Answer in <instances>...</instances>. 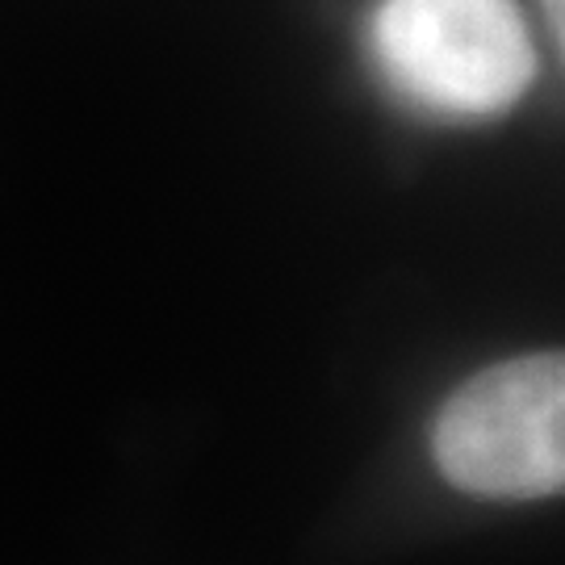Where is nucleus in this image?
Instances as JSON below:
<instances>
[{"label":"nucleus","mask_w":565,"mask_h":565,"mask_svg":"<svg viewBox=\"0 0 565 565\" xmlns=\"http://www.w3.org/2000/svg\"><path fill=\"white\" fill-rule=\"evenodd\" d=\"M431 457L448 482L494 503L562 494L565 361L562 352L511 356L473 373L440 406Z\"/></svg>","instance_id":"nucleus-2"},{"label":"nucleus","mask_w":565,"mask_h":565,"mask_svg":"<svg viewBox=\"0 0 565 565\" xmlns=\"http://www.w3.org/2000/svg\"><path fill=\"white\" fill-rule=\"evenodd\" d=\"M373 60L411 109L448 121L499 118L536 76L515 0H382Z\"/></svg>","instance_id":"nucleus-1"},{"label":"nucleus","mask_w":565,"mask_h":565,"mask_svg":"<svg viewBox=\"0 0 565 565\" xmlns=\"http://www.w3.org/2000/svg\"><path fill=\"white\" fill-rule=\"evenodd\" d=\"M541 4H545L553 34H557V42H562V34H565V0H541Z\"/></svg>","instance_id":"nucleus-3"}]
</instances>
